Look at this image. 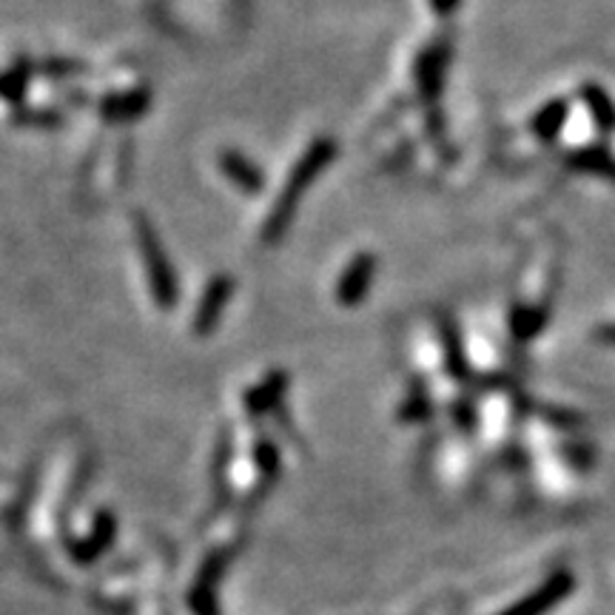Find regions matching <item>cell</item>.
<instances>
[{
  "mask_svg": "<svg viewBox=\"0 0 615 615\" xmlns=\"http://www.w3.org/2000/svg\"><path fill=\"white\" fill-rule=\"evenodd\" d=\"M371 279H374V260L365 254V256H360V260L348 268L346 277H342V283H339V288H337V300L342 302V305H353V302H360L362 297L368 293Z\"/></svg>",
  "mask_w": 615,
  "mask_h": 615,
  "instance_id": "obj_1",
  "label": "cell"
}]
</instances>
